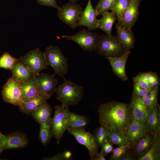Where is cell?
Masks as SVG:
<instances>
[{"instance_id":"obj_1","label":"cell","mask_w":160,"mask_h":160,"mask_svg":"<svg viewBox=\"0 0 160 160\" xmlns=\"http://www.w3.org/2000/svg\"><path fill=\"white\" fill-rule=\"evenodd\" d=\"M98 111L101 125L124 133L133 120L131 103L109 102L100 105Z\"/></svg>"},{"instance_id":"obj_2","label":"cell","mask_w":160,"mask_h":160,"mask_svg":"<svg viewBox=\"0 0 160 160\" xmlns=\"http://www.w3.org/2000/svg\"><path fill=\"white\" fill-rule=\"evenodd\" d=\"M57 99L66 106L77 104L82 99L83 87L73 82L64 79L63 82L55 89Z\"/></svg>"},{"instance_id":"obj_3","label":"cell","mask_w":160,"mask_h":160,"mask_svg":"<svg viewBox=\"0 0 160 160\" xmlns=\"http://www.w3.org/2000/svg\"><path fill=\"white\" fill-rule=\"evenodd\" d=\"M44 53L47 65L52 68L55 74L64 78L68 72V65L67 59L61 49L56 46L50 45Z\"/></svg>"},{"instance_id":"obj_4","label":"cell","mask_w":160,"mask_h":160,"mask_svg":"<svg viewBox=\"0 0 160 160\" xmlns=\"http://www.w3.org/2000/svg\"><path fill=\"white\" fill-rule=\"evenodd\" d=\"M96 50L99 55L105 58L121 56L127 51L116 36L106 34L100 35Z\"/></svg>"},{"instance_id":"obj_5","label":"cell","mask_w":160,"mask_h":160,"mask_svg":"<svg viewBox=\"0 0 160 160\" xmlns=\"http://www.w3.org/2000/svg\"><path fill=\"white\" fill-rule=\"evenodd\" d=\"M61 37L74 41L84 51L92 52L97 50L100 35L91 32L89 29L84 28L74 35H63Z\"/></svg>"},{"instance_id":"obj_6","label":"cell","mask_w":160,"mask_h":160,"mask_svg":"<svg viewBox=\"0 0 160 160\" xmlns=\"http://www.w3.org/2000/svg\"><path fill=\"white\" fill-rule=\"evenodd\" d=\"M70 111L68 107L63 105L55 106V112L52 118L51 125L53 133L57 144H59L67 129V116Z\"/></svg>"},{"instance_id":"obj_7","label":"cell","mask_w":160,"mask_h":160,"mask_svg":"<svg viewBox=\"0 0 160 160\" xmlns=\"http://www.w3.org/2000/svg\"><path fill=\"white\" fill-rule=\"evenodd\" d=\"M18 60L28 67L35 76L48 68L44 53L39 48L29 51Z\"/></svg>"},{"instance_id":"obj_8","label":"cell","mask_w":160,"mask_h":160,"mask_svg":"<svg viewBox=\"0 0 160 160\" xmlns=\"http://www.w3.org/2000/svg\"><path fill=\"white\" fill-rule=\"evenodd\" d=\"M2 98L5 102L19 107L23 102L22 83L10 77L3 87Z\"/></svg>"},{"instance_id":"obj_9","label":"cell","mask_w":160,"mask_h":160,"mask_svg":"<svg viewBox=\"0 0 160 160\" xmlns=\"http://www.w3.org/2000/svg\"><path fill=\"white\" fill-rule=\"evenodd\" d=\"M69 133L73 136L77 142L85 146L88 150L90 159L94 160L98 153L99 146L93 135L85 131L84 129L68 128Z\"/></svg>"},{"instance_id":"obj_10","label":"cell","mask_w":160,"mask_h":160,"mask_svg":"<svg viewBox=\"0 0 160 160\" xmlns=\"http://www.w3.org/2000/svg\"><path fill=\"white\" fill-rule=\"evenodd\" d=\"M83 11L80 5L69 2L63 5L58 10V15L59 19L63 22L75 29L79 21Z\"/></svg>"},{"instance_id":"obj_11","label":"cell","mask_w":160,"mask_h":160,"mask_svg":"<svg viewBox=\"0 0 160 160\" xmlns=\"http://www.w3.org/2000/svg\"><path fill=\"white\" fill-rule=\"evenodd\" d=\"M55 74L40 73L35 76L40 92L51 97L54 93L58 84V80L55 78Z\"/></svg>"},{"instance_id":"obj_12","label":"cell","mask_w":160,"mask_h":160,"mask_svg":"<svg viewBox=\"0 0 160 160\" xmlns=\"http://www.w3.org/2000/svg\"><path fill=\"white\" fill-rule=\"evenodd\" d=\"M97 16L91 0H88L87 5L83 10L80 18L77 23L76 27L84 26L87 27L89 30L97 29L99 22Z\"/></svg>"},{"instance_id":"obj_13","label":"cell","mask_w":160,"mask_h":160,"mask_svg":"<svg viewBox=\"0 0 160 160\" xmlns=\"http://www.w3.org/2000/svg\"><path fill=\"white\" fill-rule=\"evenodd\" d=\"M147 132L145 124L133 120L124 133L131 149Z\"/></svg>"},{"instance_id":"obj_14","label":"cell","mask_w":160,"mask_h":160,"mask_svg":"<svg viewBox=\"0 0 160 160\" xmlns=\"http://www.w3.org/2000/svg\"><path fill=\"white\" fill-rule=\"evenodd\" d=\"M142 0H131L122 16L121 25L131 29L138 19L139 7Z\"/></svg>"},{"instance_id":"obj_15","label":"cell","mask_w":160,"mask_h":160,"mask_svg":"<svg viewBox=\"0 0 160 160\" xmlns=\"http://www.w3.org/2000/svg\"><path fill=\"white\" fill-rule=\"evenodd\" d=\"M133 80L142 88L149 91L158 87L160 83L157 73L152 72L140 73L134 77Z\"/></svg>"},{"instance_id":"obj_16","label":"cell","mask_w":160,"mask_h":160,"mask_svg":"<svg viewBox=\"0 0 160 160\" xmlns=\"http://www.w3.org/2000/svg\"><path fill=\"white\" fill-rule=\"evenodd\" d=\"M3 143L4 150L24 148L28 145V140L25 134L17 132L4 135Z\"/></svg>"},{"instance_id":"obj_17","label":"cell","mask_w":160,"mask_h":160,"mask_svg":"<svg viewBox=\"0 0 160 160\" xmlns=\"http://www.w3.org/2000/svg\"><path fill=\"white\" fill-rule=\"evenodd\" d=\"M131 53V51L129 50L121 56L106 58L109 62L115 74L124 81L128 79L125 71V65Z\"/></svg>"},{"instance_id":"obj_18","label":"cell","mask_w":160,"mask_h":160,"mask_svg":"<svg viewBox=\"0 0 160 160\" xmlns=\"http://www.w3.org/2000/svg\"><path fill=\"white\" fill-rule=\"evenodd\" d=\"M116 37L119 42L127 51L133 47L135 41V37L131 29L125 28L116 23Z\"/></svg>"},{"instance_id":"obj_19","label":"cell","mask_w":160,"mask_h":160,"mask_svg":"<svg viewBox=\"0 0 160 160\" xmlns=\"http://www.w3.org/2000/svg\"><path fill=\"white\" fill-rule=\"evenodd\" d=\"M50 98L41 92L36 96L23 101L19 107L20 111L23 113L30 115L40 105L47 102Z\"/></svg>"},{"instance_id":"obj_20","label":"cell","mask_w":160,"mask_h":160,"mask_svg":"<svg viewBox=\"0 0 160 160\" xmlns=\"http://www.w3.org/2000/svg\"><path fill=\"white\" fill-rule=\"evenodd\" d=\"M159 104L148 111L146 126L147 132L154 135L160 133V109Z\"/></svg>"},{"instance_id":"obj_21","label":"cell","mask_w":160,"mask_h":160,"mask_svg":"<svg viewBox=\"0 0 160 160\" xmlns=\"http://www.w3.org/2000/svg\"><path fill=\"white\" fill-rule=\"evenodd\" d=\"M154 136L147 132L136 143L132 149V153L136 159L145 155L149 150L153 143Z\"/></svg>"},{"instance_id":"obj_22","label":"cell","mask_w":160,"mask_h":160,"mask_svg":"<svg viewBox=\"0 0 160 160\" xmlns=\"http://www.w3.org/2000/svg\"><path fill=\"white\" fill-rule=\"evenodd\" d=\"M131 104L133 120L146 124L148 112L142 99L132 97Z\"/></svg>"},{"instance_id":"obj_23","label":"cell","mask_w":160,"mask_h":160,"mask_svg":"<svg viewBox=\"0 0 160 160\" xmlns=\"http://www.w3.org/2000/svg\"><path fill=\"white\" fill-rule=\"evenodd\" d=\"M11 71L12 73V77L22 83L35 76L30 68L19 61L18 59Z\"/></svg>"},{"instance_id":"obj_24","label":"cell","mask_w":160,"mask_h":160,"mask_svg":"<svg viewBox=\"0 0 160 160\" xmlns=\"http://www.w3.org/2000/svg\"><path fill=\"white\" fill-rule=\"evenodd\" d=\"M52 108L47 102L38 107L31 113L33 118L40 124L46 123L51 125Z\"/></svg>"},{"instance_id":"obj_25","label":"cell","mask_w":160,"mask_h":160,"mask_svg":"<svg viewBox=\"0 0 160 160\" xmlns=\"http://www.w3.org/2000/svg\"><path fill=\"white\" fill-rule=\"evenodd\" d=\"M41 92L35 76L30 80L22 83L23 102L36 96Z\"/></svg>"},{"instance_id":"obj_26","label":"cell","mask_w":160,"mask_h":160,"mask_svg":"<svg viewBox=\"0 0 160 160\" xmlns=\"http://www.w3.org/2000/svg\"><path fill=\"white\" fill-rule=\"evenodd\" d=\"M102 18L99 20L97 28L106 33V34L112 35V26L117 18L114 12L108 11L102 15Z\"/></svg>"},{"instance_id":"obj_27","label":"cell","mask_w":160,"mask_h":160,"mask_svg":"<svg viewBox=\"0 0 160 160\" xmlns=\"http://www.w3.org/2000/svg\"><path fill=\"white\" fill-rule=\"evenodd\" d=\"M89 122L88 119L85 116L77 114L70 111L68 113V128L84 129Z\"/></svg>"},{"instance_id":"obj_28","label":"cell","mask_w":160,"mask_h":160,"mask_svg":"<svg viewBox=\"0 0 160 160\" xmlns=\"http://www.w3.org/2000/svg\"><path fill=\"white\" fill-rule=\"evenodd\" d=\"M154 136L153 143L148 151L138 160H159L160 159V133Z\"/></svg>"},{"instance_id":"obj_29","label":"cell","mask_w":160,"mask_h":160,"mask_svg":"<svg viewBox=\"0 0 160 160\" xmlns=\"http://www.w3.org/2000/svg\"><path fill=\"white\" fill-rule=\"evenodd\" d=\"M131 1V0H115L111 10L115 13L118 24L121 25L123 14Z\"/></svg>"},{"instance_id":"obj_30","label":"cell","mask_w":160,"mask_h":160,"mask_svg":"<svg viewBox=\"0 0 160 160\" xmlns=\"http://www.w3.org/2000/svg\"><path fill=\"white\" fill-rule=\"evenodd\" d=\"M108 141L113 145L119 146L128 144L127 138L124 133L120 131L110 129Z\"/></svg>"},{"instance_id":"obj_31","label":"cell","mask_w":160,"mask_h":160,"mask_svg":"<svg viewBox=\"0 0 160 160\" xmlns=\"http://www.w3.org/2000/svg\"><path fill=\"white\" fill-rule=\"evenodd\" d=\"M40 125L39 139L42 144L46 146L54 136L51 125L45 123Z\"/></svg>"},{"instance_id":"obj_32","label":"cell","mask_w":160,"mask_h":160,"mask_svg":"<svg viewBox=\"0 0 160 160\" xmlns=\"http://www.w3.org/2000/svg\"><path fill=\"white\" fill-rule=\"evenodd\" d=\"M159 87H156L151 91L148 95L142 98L148 112L157 103Z\"/></svg>"},{"instance_id":"obj_33","label":"cell","mask_w":160,"mask_h":160,"mask_svg":"<svg viewBox=\"0 0 160 160\" xmlns=\"http://www.w3.org/2000/svg\"><path fill=\"white\" fill-rule=\"evenodd\" d=\"M110 131L109 129L101 125L95 131L93 135L99 147H101L104 142L108 141Z\"/></svg>"},{"instance_id":"obj_34","label":"cell","mask_w":160,"mask_h":160,"mask_svg":"<svg viewBox=\"0 0 160 160\" xmlns=\"http://www.w3.org/2000/svg\"><path fill=\"white\" fill-rule=\"evenodd\" d=\"M18 59L4 52L0 57V68L11 70Z\"/></svg>"},{"instance_id":"obj_35","label":"cell","mask_w":160,"mask_h":160,"mask_svg":"<svg viewBox=\"0 0 160 160\" xmlns=\"http://www.w3.org/2000/svg\"><path fill=\"white\" fill-rule=\"evenodd\" d=\"M115 0H99L95 7L97 16L111 10Z\"/></svg>"},{"instance_id":"obj_36","label":"cell","mask_w":160,"mask_h":160,"mask_svg":"<svg viewBox=\"0 0 160 160\" xmlns=\"http://www.w3.org/2000/svg\"><path fill=\"white\" fill-rule=\"evenodd\" d=\"M131 148L128 144L119 146L113 149L112 154L109 160H119V158L123 155L130 151Z\"/></svg>"},{"instance_id":"obj_37","label":"cell","mask_w":160,"mask_h":160,"mask_svg":"<svg viewBox=\"0 0 160 160\" xmlns=\"http://www.w3.org/2000/svg\"><path fill=\"white\" fill-rule=\"evenodd\" d=\"M133 86L132 97L135 98L142 99L147 96L151 91L143 89L135 82H133Z\"/></svg>"},{"instance_id":"obj_38","label":"cell","mask_w":160,"mask_h":160,"mask_svg":"<svg viewBox=\"0 0 160 160\" xmlns=\"http://www.w3.org/2000/svg\"><path fill=\"white\" fill-rule=\"evenodd\" d=\"M41 5L52 7L58 10L60 8L57 4L56 0H37Z\"/></svg>"},{"instance_id":"obj_39","label":"cell","mask_w":160,"mask_h":160,"mask_svg":"<svg viewBox=\"0 0 160 160\" xmlns=\"http://www.w3.org/2000/svg\"><path fill=\"white\" fill-rule=\"evenodd\" d=\"M113 144L108 141L104 142L101 146V151L105 156L112 152L113 149Z\"/></svg>"},{"instance_id":"obj_40","label":"cell","mask_w":160,"mask_h":160,"mask_svg":"<svg viewBox=\"0 0 160 160\" xmlns=\"http://www.w3.org/2000/svg\"><path fill=\"white\" fill-rule=\"evenodd\" d=\"M136 159L133 154L129 151L121 156L119 160H134Z\"/></svg>"},{"instance_id":"obj_41","label":"cell","mask_w":160,"mask_h":160,"mask_svg":"<svg viewBox=\"0 0 160 160\" xmlns=\"http://www.w3.org/2000/svg\"><path fill=\"white\" fill-rule=\"evenodd\" d=\"M42 159L46 160H64L63 156L62 153H59L51 157L49 156L44 158Z\"/></svg>"},{"instance_id":"obj_42","label":"cell","mask_w":160,"mask_h":160,"mask_svg":"<svg viewBox=\"0 0 160 160\" xmlns=\"http://www.w3.org/2000/svg\"><path fill=\"white\" fill-rule=\"evenodd\" d=\"M63 156L64 160L72 159V153L69 151H66L62 153Z\"/></svg>"},{"instance_id":"obj_43","label":"cell","mask_w":160,"mask_h":160,"mask_svg":"<svg viewBox=\"0 0 160 160\" xmlns=\"http://www.w3.org/2000/svg\"><path fill=\"white\" fill-rule=\"evenodd\" d=\"M105 156L101 150L100 153H98L94 158V160H106Z\"/></svg>"},{"instance_id":"obj_44","label":"cell","mask_w":160,"mask_h":160,"mask_svg":"<svg viewBox=\"0 0 160 160\" xmlns=\"http://www.w3.org/2000/svg\"><path fill=\"white\" fill-rule=\"evenodd\" d=\"M4 135L1 133L0 129V155L4 150L3 141Z\"/></svg>"},{"instance_id":"obj_45","label":"cell","mask_w":160,"mask_h":160,"mask_svg":"<svg viewBox=\"0 0 160 160\" xmlns=\"http://www.w3.org/2000/svg\"><path fill=\"white\" fill-rule=\"evenodd\" d=\"M69 2L73 3H76L79 0H68Z\"/></svg>"}]
</instances>
